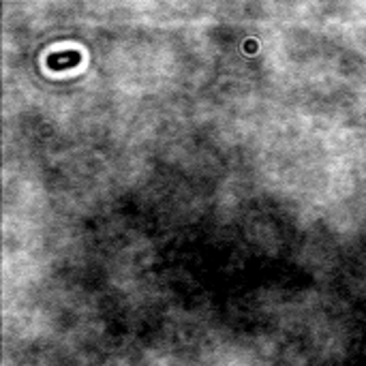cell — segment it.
Segmentation results:
<instances>
[{
	"instance_id": "obj_1",
	"label": "cell",
	"mask_w": 366,
	"mask_h": 366,
	"mask_svg": "<svg viewBox=\"0 0 366 366\" xmlns=\"http://www.w3.org/2000/svg\"><path fill=\"white\" fill-rule=\"evenodd\" d=\"M67 63H69V65H77V63H80V54L75 51L73 58H69V54H58V56H51V58H49V65L56 67V69H65Z\"/></svg>"
}]
</instances>
